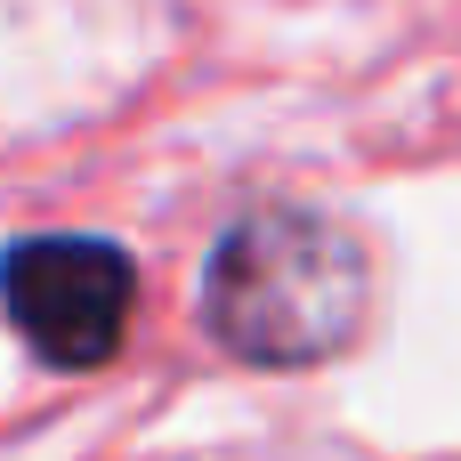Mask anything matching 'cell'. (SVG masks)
I'll use <instances>...</instances> for the list:
<instances>
[{
  "mask_svg": "<svg viewBox=\"0 0 461 461\" xmlns=\"http://www.w3.org/2000/svg\"><path fill=\"white\" fill-rule=\"evenodd\" d=\"M0 308L24 348L57 373H97L130 340L138 267L105 235H24L0 259Z\"/></svg>",
  "mask_w": 461,
  "mask_h": 461,
  "instance_id": "2",
  "label": "cell"
},
{
  "mask_svg": "<svg viewBox=\"0 0 461 461\" xmlns=\"http://www.w3.org/2000/svg\"><path fill=\"white\" fill-rule=\"evenodd\" d=\"M373 316V259L324 211H259L219 235L203 324L243 365H324Z\"/></svg>",
  "mask_w": 461,
  "mask_h": 461,
  "instance_id": "1",
  "label": "cell"
}]
</instances>
